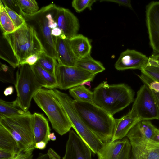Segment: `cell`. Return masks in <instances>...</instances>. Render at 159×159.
<instances>
[{
	"label": "cell",
	"mask_w": 159,
	"mask_h": 159,
	"mask_svg": "<svg viewBox=\"0 0 159 159\" xmlns=\"http://www.w3.org/2000/svg\"><path fill=\"white\" fill-rule=\"evenodd\" d=\"M2 36L10 51L3 59L14 68L30 56L46 52L35 30L26 23Z\"/></svg>",
	"instance_id": "obj_1"
},
{
	"label": "cell",
	"mask_w": 159,
	"mask_h": 159,
	"mask_svg": "<svg viewBox=\"0 0 159 159\" xmlns=\"http://www.w3.org/2000/svg\"><path fill=\"white\" fill-rule=\"evenodd\" d=\"M74 104L76 111L86 126L104 143L111 141L115 124L113 116L94 103L74 100Z\"/></svg>",
	"instance_id": "obj_2"
},
{
	"label": "cell",
	"mask_w": 159,
	"mask_h": 159,
	"mask_svg": "<svg viewBox=\"0 0 159 159\" xmlns=\"http://www.w3.org/2000/svg\"><path fill=\"white\" fill-rule=\"evenodd\" d=\"M93 103L113 116L132 103L134 93L125 84L109 85L103 81L93 89Z\"/></svg>",
	"instance_id": "obj_3"
},
{
	"label": "cell",
	"mask_w": 159,
	"mask_h": 159,
	"mask_svg": "<svg viewBox=\"0 0 159 159\" xmlns=\"http://www.w3.org/2000/svg\"><path fill=\"white\" fill-rule=\"evenodd\" d=\"M55 5L50 4L42 7L33 15L23 14L22 16L26 22L35 30L46 53L57 60L55 49L56 37L51 34L52 30L58 27L54 17Z\"/></svg>",
	"instance_id": "obj_4"
},
{
	"label": "cell",
	"mask_w": 159,
	"mask_h": 159,
	"mask_svg": "<svg viewBox=\"0 0 159 159\" xmlns=\"http://www.w3.org/2000/svg\"><path fill=\"white\" fill-rule=\"evenodd\" d=\"M33 98L46 114L56 132L63 135L70 130L72 127L71 123L53 89L42 88Z\"/></svg>",
	"instance_id": "obj_5"
},
{
	"label": "cell",
	"mask_w": 159,
	"mask_h": 159,
	"mask_svg": "<svg viewBox=\"0 0 159 159\" xmlns=\"http://www.w3.org/2000/svg\"><path fill=\"white\" fill-rule=\"evenodd\" d=\"M0 125L14 138L19 151L30 152L35 148L33 114L29 111L23 115L0 119Z\"/></svg>",
	"instance_id": "obj_6"
},
{
	"label": "cell",
	"mask_w": 159,
	"mask_h": 159,
	"mask_svg": "<svg viewBox=\"0 0 159 159\" xmlns=\"http://www.w3.org/2000/svg\"><path fill=\"white\" fill-rule=\"evenodd\" d=\"M55 94L65 110L77 134L87 144L92 152L98 155L103 148L104 143L85 124L75 109L74 99L67 94L55 89Z\"/></svg>",
	"instance_id": "obj_7"
},
{
	"label": "cell",
	"mask_w": 159,
	"mask_h": 159,
	"mask_svg": "<svg viewBox=\"0 0 159 159\" xmlns=\"http://www.w3.org/2000/svg\"><path fill=\"white\" fill-rule=\"evenodd\" d=\"M14 85L17 93L16 99L21 107L27 112L32 98L43 87L36 80L31 66L25 64L18 67Z\"/></svg>",
	"instance_id": "obj_8"
},
{
	"label": "cell",
	"mask_w": 159,
	"mask_h": 159,
	"mask_svg": "<svg viewBox=\"0 0 159 159\" xmlns=\"http://www.w3.org/2000/svg\"><path fill=\"white\" fill-rule=\"evenodd\" d=\"M140 121L159 120L157 105L152 91L144 84L137 92L131 109L129 111Z\"/></svg>",
	"instance_id": "obj_9"
},
{
	"label": "cell",
	"mask_w": 159,
	"mask_h": 159,
	"mask_svg": "<svg viewBox=\"0 0 159 159\" xmlns=\"http://www.w3.org/2000/svg\"><path fill=\"white\" fill-rule=\"evenodd\" d=\"M96 75L76 66H62L56 62L55 76L61 90H67L92 81Z\"/></svg>",
	"instance_id": "obj_10"
},
{
	"label": "cell",
	"mask_w": 159,
	"mask_h": 159,
	"mask_svg": "<svg viewBox=\"0 0 159 159\" xmlns=\"http://www.w3.org/2000/svg\"><path fill=\"white\" fill-rule=\"evenodd\" d=\"M131 146L132 159H159V142L137 136H126Z\"/></svg>",
	"instance_id": "obj_11"
},
{
	"label": "cell",
	"mask_w": 159,
	"mask_h": 159,
	"mask_svg": "<svg viewBox=\"0 0 159 159\" xmlns=\"http://www.w3.org/2000/svg\"><path fill=\"white\" fill-rule=\"evenodd\" d=\"M146 22L153 54L159 53V1H152L146 8Z\"/></svg>",
	"instance_id": "obj_12"
},
{
	"label": "cell",
	"mask_w": 159,
	"mask_h": 159,
	"mask_svg": "<svg viewBox=\"0 0 159 159\" xmlns=\"http://www.w3.org/2000/svg\"><path fill=\"white\" fill-rule=\"evenodd\" d=\"M54 17L65 39H70L77 34L80 29L79 20L69 10L56 5Z\"/></svg>",
	"instance_id": "obj_13"
},
{
	"label": "cell",
	"mask_w": 159,
	"mask_h": 159,
	"mask_svg": "<svg viewBox=\"0 0 159 159\" xmlns=\"http://www.w3.org/2000/svg\"><path fill=\"white\" fill-rule=\"evenodd\" d=\"M92 151L82 139L73 130H70L63 159H92Z\"/></svg>",
	"instance_id": "obj_14"
},
{
	"label": "cell",
	"mask_w": 159,
	"mask_h": 159,
	"mask_svg": "<svg viewBox=\"0 0 159 159\" xmlns=\"http://www.w3.org/2000/svg\"><path fill=\"white\" fill-rule=\"evenodd\" d=\"M148 57L135 50L127 49L122 52L115 64L118 70L138 69L140 70L147 65Z\"/></svg>",
	"instance_id": "obj_15"
},
{
	"label": "cell",
	"mask_w": 159,
	"mask_h": 159,
	"mask_svg": "<svg viewBox=\"0 0 159 159\" xmlns=\"http://www.w3.org/2000/svg\"><path fill=\"white\" fill-rule=\"evenodd\" d=\"M131 146L129 139L111 141L105 144L98 159H130Z\"/></svg>",
	"instance_id": "obj_16"
},
{
	"label": "cell",
	"mask_w": 159,
	"mask_h": 159,
	"mask_svg": "<svg viewBox=\"0 0 159 159\" xmlns=\"http://www.w3.org/2000/svg\"><path fill=\"white\" fill-rule=\"evenodd\" d=\"M55 49L57 61L59 64L66 66H76L78 59L74 54L68 39L56 37Z\"/></svg>",
	"instance_id": "obj_17"
},
{
	"label": "cell",
	"mask_w": 159,
	"mask_h": 159,
	"mask_svg": "<svg viewBox=\"0 0 159 159\" xmlns=\"http://www.w3.org/2000/svg\"><path fill=\"white\" fill-rule=\"evenodd\" d=\"M33 118L35 144L41 141L48 143L50 140L48 136L51 133L48 120L43 114L36 112L33 114Z\"/></svg>",
	"instance_id": "obj_18"
},
{
	"label": "cell",
	"mask_w": 159,
	"mask_h": 159,
	"mask_svg": "<svg viewBox=\"0 0 159 159\" xmlns=\"http://www.w3.org/2000/svg\"><path fill=\"white\" fill-rule=\"evenodd\" d=\"M139 119L131 115L129 111L126 115L120 119H115V124L111 141L123 139L138 122Z\"/></svg>",
	"instance_id": "obj_19"
},
{
	"label": "cell",
	"mask_w": 159,
	"mask_h": 159,
	"mask_svg": "<svg viewBox=\"0 0 159 159\" xmlns=\"http://www.w3.org/2000/svg\"><path fill=\"white\" fill-rule=\"evenodd\" d=\"M68 40L74 54L78 60L90 54L92 46L87 37L81 34H77Z\"/></svg>",
	"instance_id": "obj_20"
},
{
	"label": "cell",
	"mask_w": 159,
	"mask_h": 159,
	"mask_svg": "<svg viewBox=\"0 0 159 159\" xmlns=\"http://www.w3.org/2000/svg\"><path fill=\"white\" fill-rule=\"evenodd\" d=\"M31 67L36 80L43 87L51 89L58 87L55 75L44 70L37 63Z\"/></svg>",
	"instance_id": "obj_21"
},
{
	"label": "cell",
	"mask_w": 159,
	"mask_h": 159,
	"mask_svg": "<svg viewBox=\"0 0 159 159\" xmlns=\"http://www.w3.org/2000/svg\"><path fill=\"white\" fill-rule=\"evenodd\" d=\"M156 127L150 120L140 121L131 128L126 136H137L152 139Z\"/></svg>",
	"instance_id": "obj_22"
},
{
	"label": "cell",
	"mask_w": 159,
	"mask_h": 159,
	"mask_svg": "<svg viewBox=\"0 0 159 159\" xmlns=\"http://www.w3.org/2000/svg\"><path fill=\"white\" fill-rule=\"evenodd\" d=\"M76 66L94 75L102 72L105 70L103 64L100 62L93 58L90 54L78 59Z\"/></svg>",
	"instance_id": "obj_23"
},
{
	"label": "cell",
	"mask_w": 159,
	"mask_h": 159,
	"mask_svg": "<svg viewBox=\"0 0 159 159\" xmlns=\"http://www.w3.org/2000/svg\"><path fill=\"white\" fill-rule=\"evenodd\" d=\"M26 112L21 107L16 99L11 102L0 99V119L22 115Z\"/></svg>",
	"instance_id": "obj_24"
},
{
	"label": "cell",
	"mask_w": 159,
	"mask_h": 159,
	"mask_svg": "<svg viewBox=\"0 0 159 159\" xmlns=\"http://www.w3.org/2000/svg\"><path fill=\"white\" fill-rule=\"evenodd\" d=\"M0 150L16 153L19 151L16 142L11 134L0 125Z\"/></svg>",
	"instance_id": "obj_25"
},
{
	"label": "cell",
	"mask_w": 159,
	"mask_h": 159,
	"mask_svg": "<svg viewBox=\"0 0 159 159\" xmlns=\"http://www.w3.org/2000/svg\"><path fill=\"white\" fill-rule=\"evenodd\" d=\"M69 92L75 101L93 103V92L84 85H79L70 89Z\"/></svg>",
	"instance_id": "obj_26"
},
{
	"label": "cell",
	"mask_w": 159,
	"mask_h": 159,
	"mask_svg": "<svg viewBox=\"0 0 159 159\" xmlns=\"http://www.w3.org/2000/svg\"><path fill=\"white\" fill-rule=\"evenodd\" d=\"M0 24L2 34L11 33L16 29L1 1H0Z\"/></svg>",
	"instance_id": "obj_27"
},
{
	"label": "cell",
	"mask_w": 159,
	"mask_h": 159,
	"mask_svg": "<svg viewBox=\"0 0 159 159\" xmlns=\"http://www.w3.org/2000/svg\"><path fill=\"white\" fill-rule=\"evenodd\" d=\"M57 60L47 54L46 52L41 53L37 62L40 66L55 76V66Z\"/></svg>",
	"instance_id": "obj_28"
},
{
	"label": "cell",
	"mask_w": 159,
	"mask_h": 159,
	"mask_svg": "<svg viewBox=\"0 0 159 159\" xmlns=\"http://www.w3.org/2000/svg\"><path fill=\"white\" fill-rule=\"evenodd\" d=\"M23 14L33 15L39 10L37 2L35 0H17Z\"/></svg>",
	"instance_id": "obj_29"
},
{
	"label": "cell",
	"mask_w": 159,
	"mask_h": 159,
	"mask_svg": "<svg viewBox=\"0 0 159 159\" xmlns=\"http://www.w3.org/2000/svg\"><path fill=\"white\" fill-rule=\"evenodd\" d=\"M5 64L1 63L0 68V80L4 83H9L15 84L16 77L14 75V69Z\"/></svg>",
	"instance_id": "obj_30"
},
{
	"label": "cell",
	"mask_w": 159,
	"mask_h": 159,
	"mask_svg": "<svg viewBox=\"0 0 159 159\" xmlns=\"http://www.w3.org/2000/svg\"><path fill=\"white\" fill-rule=\"evenodd\" d=\"M96 1L95 0H74L72 2V6L77 12L80 13L86 8L91 10L93 4Z\"/></svg>",
	"instance_id": "obj_31"
},
{
	"label": "cell",
	"mask_w": 159,
	"mask_h": 159,
	"mask_svg": "<svg viewBox=\"0 0 159 159\" xmlns=\"http://www.w3.org/2000/svg\"><path fill=\"white\" fill-rule=\"evenodd\" d=\"M4 7L16 29L26 23L25 19L21 15L18 14L6 6H4Z\"/></svg>",
	"instance_id": "obj_32"
},
{
	"label": "cell",
	"mask_w": 159,
	"mask_h": 159,
	"mask_svg": "<svg viewBox=\"0 0 159 159\" xmlns=\"http://www.w3.org/2000/svg\"><path fill=\"white\" fill-rule=\"evenodd\" d=\"M138 76L143 84L147 85L151 89L159 93V81L152 80L142 73Z\"/></svg>",
	"instance_id": "obj_33"
},
{
	"label": "cell",
	"mask_w": 159,
	"mask_h": 159,
	"mask_svg": "<svg viewBox=\"0 0 159 159\" xmlns=\"http://www.w3.org/2000/svg\"><path fill=\"white\" fill-rule=\"evenodd\" d=\"M141 73L151 79L159 81V68L146 66L141 70Z\"/></svg>",
	"instance_id": "obj_34"
},
{
	"label": "cell",
	"mask_w": 159,
	"mask_h": 159,
	"mask_svg": "<svg viewBox=\"0 0 159 159\" xmlns=\"http://www.w3.org/2000/svg\"><path fill=\"white\" fill-rule=\"evenodd\" d=\"M4 5L22 16L23 13L17 0H1Z\"/></svg>",
	"instance_id": "obj_35"
},
{
	"label": "cell",
	"mask_w": 159,
	"mask_h": 159,
	"mask_svg": "<svg viewBox=\"0 0 159 159\" xmlns=\"http://www.w3.org/2000/svg\"><path fill=\"white\" fill-rule=\"evenodd\" d=\"M41 53L34 54L29 56L23 61L20 65L26 64L32 66L35 64Z\"/></svg>",
	"instance_id": "obj_36"
},
{
	"label": "cell",
	"mask_w": 159,
	"mask_h": 159,
	"mask_svg": "<svg viewBox=\"0 0 159 159\" xmlns=\"http://www.w3.org/2000/svg\"><path fill=\"white\" fill-rule=\"evenodd\" d=\"M146 66H152L159 68V53L152 54L148 57Z\"/></svg>",
	"instance_id": "obj_37"
},
{
	"label": "cell",
	"mask_w": 159,
	"mask_h": 159,
	"mask_svg": "<svg viewBox=\"0 0 159 159\" xmlns=\"http://www.w3.org/2000/svg\"><path fill=\"white\" fill-rule=\"evenodd\" d=\"M100 2H112L117 3L120 5L132 9L131 2L129 0H102Z\"/></svg>",
	"instance_id": "obj_38"
},
{
	"label": "cell",
	"mask_w": 159,
	"mask_h": 159,
	"mask_svg": "<svg viewBox=\"0 0 159 159\" xmlns=\"http://www.w3.org/2000/svg\"><path fill=\"white\" fill-rule=\"evenodd\" d=\"M32 152H19L14 157L10 159H33Z\"/></svg>",
	"instance_id": "obj_39"
},
{
	"label": "cell",
	"mask_w": 159,
	"mask_h": 159,
	"mask_svg": "<svg viewBox=\"0 0 159 159\" xmlns=\"http://www.w3.org/2000/svg\"><path fill=\"white\" fill-rule=\"evenodd\" d=\"M18 153H14L0 150V159H10L15 157Z\"/></svg>",
	"instance_id": "obj_40"
},
{
	"label": "cell",
	"mask_w": 159,
	"mask_h": 159,
	"mask_svg": "<svg viewBox=\"0 0 159 159\" xmlns=\"http://www.w3.org/2000/svg\"><path fill=\"white\" fill-rule=\"evenodd\" d=\"M47 154L50 159H61L60 156L51 148L48 150Z\"/></svg>",
	"instance_id": "obj_41"
},
{
	"label": "cell",
	"mask_w": 159,
	"mask_h": 159,
	"mask_svg": "<svg viewBox=\"0 0 159 159\" xmlns=\"http://www.w3.org/2000/svg\"><path fill=\"white\" fill-rule=\"evenodd\" d=\"M47 143L43 141H41L36 143L35 144V148L43 150L46 147Z\"/></svg>",
	"instance_id": "obj_42"
},
{
	"label": "cell",
	"mask_w": 159,
	"mask_h": 159,
	"mask_svg": "<svg viewBox=\"0 0 159 159\" xmlns=\"http://www.w3.org/2000/svg\"><path fill=\"white\" fill-rule=\"evenodd\" d=\"M14 92V88L12 86H10L6 87L4 91V94L5 96L11 95Z\"/></svg>",
	"instance_id": "obj_43"
},
{
	"label": "cell",
	"mask_w": 159,
	"mask_h": 159,
	"mask_svg": "<svg viewBox=\"0 0 159 159\" xmlns=\"http://www.w3.org/2000/svg\"><path fill=\"white\" fill-rule=\"evenodd\" d=\"M152 140L159 142V129L156 127Z\"/></svg>",
	"instance_id": "obj_44"
},
{
	"label": "cell",
	"mask_w": 159,
	"mask_h": 159,
	"mask_svg": "<svg viewBox=\"0 0 159 159\" xmlns=\"http://www.w3.org/2000/svg\"><path fill=\"white\" fill-rule=\"evenodd\" d=\"M152 90L156 101L159 111V93L156 92Z\"/></svg>",
	"instance_id": "obj_45"
},
{
	"label": "cell",
	"mask_w": 159,
	"mask_h": 159,
	"mask_svg": "<svg viewBox=\"0 0 159 159\" xmlns=\"http://www.w3.org/2000/svg\"><path fill=\"white\" fill-rule=\"evenodd\" d=\"M35 159H50L47 154H39L38 157Z\"/></svg>",
	"instance_id": "obj_46"
},
{
	"label": "cell",
	"mask_w": 159,
	"mask_h": 159,
	"mask_svg": "<svg viewBox=\"0 0 159 159\" xmlns=\"http://www.w3.org/2000/svg\"><path fill=\"white\" fill-rule=\"evenodd\" d=\"M48 138L50 139L52 141H55L56 140V137L54 133H51L48 135Z\"/></svg>",
	"instance_id": "obj_47"
},
{
	"label": "cell",
	"mask_w": 159,
	"mask_h": 159,
	"mask_svg": "<svg viewBox=\"0 0 159 159\" xmlns=\"http://www.w3.org/2000/svg\"><path fill=\"white\" fill-rule=\"evenodd\" d=\"M130 159H132V158Z\"/></svg>",
	"instance_id": "obj_48"
}]
</instances>
